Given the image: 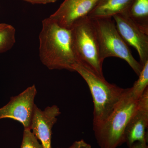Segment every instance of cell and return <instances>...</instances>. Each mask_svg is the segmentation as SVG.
I'll list each match as a JSON object with an SVG mask.
<instances>
[{
    "label": "cell",
    "instance_id": "cell-4",
    "mask_svg": "<svg viewBox=\"0 0 148 148\" xmlns=\"http://www.w3.org/2000/svg\"><path fill=\"white\" fill-rule=\"evenodd\" d=\"M71 29L72 45L78 64L104 77L103 61L92 19L87 16L77 21Z\"/></svg>",
    "mask_w": 148,
    "mask_h": 148
},
{
    "label": "cell",
    "instance_id": "cell-6",
    "mask_svg": "<svg viewBox=\"0 0 148 148\" xmlns=\"http://www.w3.org/2000/svg\"><path fill=\"white\" fill-rule=\"evenodd\" d=\"M37 93L35 85L16 96L12 97L6 105L0 108V119H10L20 123L24 128H30Z\"/></svg>",
    "mask_w": 148,
    "mask_h": 148
},
{
    "label": "cell",
    "instance_id": "cell-15",
    "mask_svg": "<svg viewBox=\"0 0 148 148\" xmlns=\"http://www.w3.org/2000/svg\"><path fill=\"white\" fill-rule=\"evenodd\" d=\"M20 148H43L29 128H24Z\"/></svg>",
    "mask_w": 148,
    "mask_h": 148
},
{
    "label": "cell",
    "instance_id": "cell-11",
    "mask_svg": "<svg viewBox=\"0 0 148 148\" xmlns=\"http://www.w3.org/2000/svg\"><path fill=\"white\" fill-rule=\"evenodd\" d=\"M133 0H99L88 16L91 19L112 18L127 12Z\"/></svg>",
    "mask_w": 148,
    "mask_h": 148
},
{
    "label": "cell",
    "instance_id": "cell-7",
    "mask_svg": "<svg viewBox=\"0 0 148 148\" xmlns=\"http://www.w3.org/2000/svg\"><path fill=\"white\" fill-rule=\"evenodd\" d=\"M127 12L116 14L112 18L117 30L125 42L138 51L140 63L143 66L148 61V34L130 18Z\"/></svg>",
    "mask_w": 148,
    "mask_h": 148
},
{
    "label": "cell",
    "instance_id": "cell-5",
    "mask_svg": "<svg viewBox=\"0 0 148 148\" xmlns=\"http://www.w3.org/2000/svg\"><path fill=\"white\" fill-rule=\"evenodd\" d=\"M91 19L98 39L101 59L104 61L110 57L121 58L139 76L143 66L133 57L128 45L117 30L113 19L111 17Z\"/></svg>",
    "mask_w": 148,
    "mask_h": 148
},
{
    "label": "cell",
    "instance_id": "cell-3",
    "mask_svg": "<svg viewBox=\"0 0 148 148\" xmlns=\"http://www.w3.org/2000/svg\"><path fill=\"white\" fill-rule=\"evenodd\" d=\"M139 100L132 96L130 88H126L112 113L101 125L93 128L100 148H117L125 143V131Z\"/></svg>",
    "mask_w": 148,
    "mask_h": 148
},
{
    "label": "cell",
    "instance_id": "cell-18",
    "mask_svg": "<svg viewBox=\"0 0 148 148\" xmlns=\"http://www.w3.org/2000/svg\"><path fill=\"white\" fill-rule=\"evenodd\" d=\"M129 148H148L147 143L136 142Z\"/></svg>",
    "mask_w": 148,
    "mask_h": 148
},
{
    "label": "cell",
    "instance_id": "cell-16",
    "mask_svg": "<svg viewBox=\"0 0 148 148\" xmlns=\"http://www.w3.org/2000/svg\"><path fill=\"white\" fill-rule=\"evenodd\" d=\"M69 148H92V147L90 145L88 144L83 140H82L74 142Z\"/></svg>",
    "mask_w": 148,
    "mask_h": 148
},
{
    "label": "cell",
    "instance_id": "cell-1",
    "mask_svg": "<svg viewBox=\"0 0 148 148\" xmlns=\"http://www.w3.org/2000/svg\"><path fill=\"white\" fill-rule=\"evenodd\" d=\"M39 57L49 70L74 71L78 64L72 45L71 29L59 26L49 17L42 21L39 36Z\"/></svg>",
    "mask_w": 148,
    "mask_h": 148
},
{
    "label": "cell",
    "instance_id": "cell-13",
    "mask_svg": "<svg viewBox=\"0 0 148 148\" xmlns=\"http://www.w3.org/2000/svg\"><path fill=\"white\" fill-rule=\"evenodd\" d=\"M16 30L13 26L0 23V53L10 50L16 43Z\"/></svg>",
    "mask_w": 148,
    "mask_h": 148
},
{
    "label": "cell",
    "instance_id": "cell-8",
    "mask_svg": "<svg viewBox=\"0 0 148 148\" xmlns=\"http://www.w3.org/2000/svg\"><path fill=\"white\" fill-rule=\"evenodd\" d=\"M148 88L139 99L137 108L125 131V143L130 148L136 142L147 143Z\"/></svg>",
    "mask_w": 148,
    "mask_h": 148
},
{
    "label": "cell",
    "instance_id": "cell-14",
    "mask_svg": "<svg viewBox=\"0 0 148 148\" xmlns=\"http://www.w3.org/2000/svg\"><path fill=\"white\" fill-rule=\"evenodd\" d=\"M139 78L130 88L132 96L139 100L145 90L148 88V61L143 66V69L138 76Z\"/></svg>",
    "mask_w": 148,
    "mask_h": 148
},
{
    "label": "cell",
    "instance_id": "cell-2",
    "mask_svg": "<svg viewBox=\"0 0 148 148\" xmlns=\"http://www.w3.org/2000/svg\"><path fill=\"white\" fill-rule=\"evenodd\" d=\"M74 71L80 75L86 82L93 100V128L103 122L112 113L126 90L110 84L104 77L81 64L74 66Z\"/></svg>",
    "mask_w": 148,
    "mask_h": 148
},
{
    "label": "cell",
    "instance_id": "cell-9",
    "mask_svg": "<svg viewBox=\"0 0 148 148\" xmlns=\"http://www.w3.org/2000/svg\"><path fill=\"white\" fill-rule=\"evenodd\" d=\"M99 0H65L49 16L61 27L71 29L79 20L88 16Z\"/></svg>",
    "mask_w": 148,
    "mask_h": 148
},
{
    "label": "cell",
    "instance_id": "cell-12",
    "mask_svg": "<svg viewBox=\"0 0 148 148\" xmlns=\"http://www.w3.org/2000/svg\"><path fill=\"white\" fill-rule=\"evenodd\" d=\"M127 13L138 27L148 34V0H133Z\"/></svg>",
    "mask_w": 148,
    "mask_h": 148
},
{
    "label": "cell",
    "instance_id": "cell-17",
    "mask_svg": "<svg viewBox=\"0 0 148 148\" xmlns=\"http://www.w3.org/2000/svg\"><path fill=\"white\" fill-rule=\"evenodd\" d=\"M24 1L30 3L32 4H46L54 3L58 0H22Z\"/></svg>",
    "mask_w": 148,
    "mask_h": 148
},
{
    "label": "cell",
    "instance_id": "cell-10",
    "mask_svg": "<svg viewBox=\"0 0 148 148\" xmlns=\"http://www.w3.org/2000/svg\"><path fill=\"white\" fill-rule=\"evenodd\" d=\"M61 113L60 109L56 105L47 107L43 111L35 105L30 129L43 148H52V127Z\"/></svg>",
    "mask_w": 148,
    "mask_h": 148
}]
</instances>
